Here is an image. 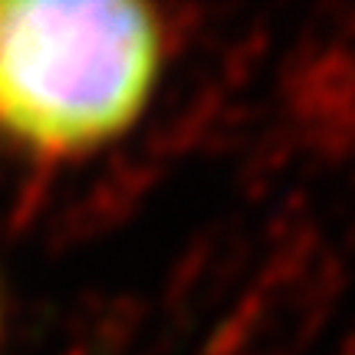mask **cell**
Returning <instances> with one entry per match:
<instances>
[{
  "instance_id": "6da1fadb",
  "label": "cell",
  "mask_w": 355,
  "mask_h": 355,
  "mask_svg": "<svg viewBox=\"0 0 355 355\" xmlns=\"http://www.w3.org/2000/svg\"><path fill=\"white\" fill-rule=\"evenodd\" d=\"M158 73V26L128 0L0 3V128L66 155L119 135Z\"/></svg>"
}]
</instances>
